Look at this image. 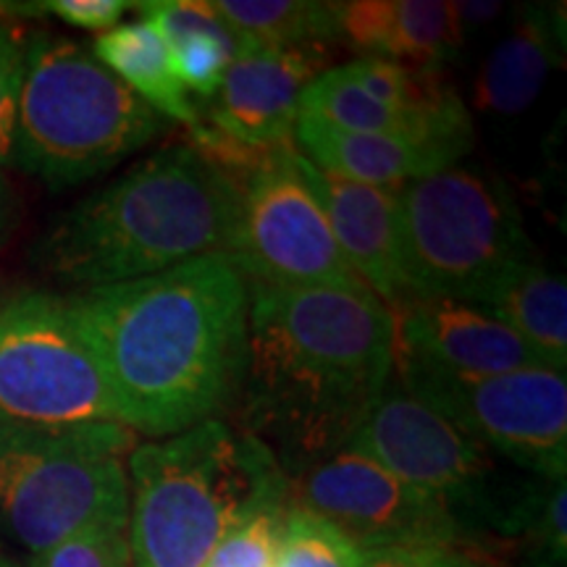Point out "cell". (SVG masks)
<instances>
[{
    "label": "cell",
    "instance_id": "obj_1",
    "mask_svg": "<svg viewBox=\"0 0 567 567\" xmlns=\"http://www.w3.org/2000/svg\"><path fill=\"white\" fill-rule=\"evenodd\" d=\"M134 434L174 436L237 400L250 279L229 252L66 297Z\"/></svg>",
    "mask_w": 567,
    "mask_h": 567
},
{
    "label": "cell",
    "instance_id": "obj_2",
    "mask_svg": "<svg viewBox=\"0 0 567 567\" xmlns=\"http://www.w3.org/2000/svg\"><path fill=\"white\" fill-rule=\"evenodd\" d=\"M392 373V316L371 289L250 281L239 431L289 476L344 450Z\"/></svg>",
    "mask_w": 567,
    "mask_h": 567
},
{
    "label": "cell",
    "instance_id": "obj_3",
    "mask_svg": "<svg viewBox=\"0 0 567 567\" xmlns=\"http://www.w3.org/2000/svg\"><path fill=\"white\" fill-rule=\"evenodd\" d=\"M239 187L187 142L166 145L61 213L32 258L55 279L92 289L229 252Z\"/></svg>",
    "mask_w": 567,
    "mask_h": 567
},
{
    "label": "cell",
    "instance_id": "obj_4",
    "mask_svg": "<svg viewBox=\"0 0 567 567\" xmlns=\"http://www.w3.org/2000/svg\"><path fill=\"white\" fill-rule=\"evenodd\" d=\"M126 476L132 567H205L245 517L287 507V476L271 452L221 417L137 444Z\"/></svg>",
    "mask_w": 567,
    "mask_h": 567
},
{
    "label": "cell",
    "instance_id": "obj_5",
    "mask_svg": "<svg viewBox=\"0 0 567 567\" xmlns=\"http://www.w3.org/2000/svg\"><path fill=\"white\" fill-rule=\"evenodd\" d=\"M163 132V118L80 42L34 34L24 48L11 161L51 187L111 172Z\"/></svg>",
    "mask_w": 567,
    "mask_h": 567
},
{
    "label": "cell",
    "instance_id": "obj_6",
    "mask_svg": "<svg viewBox=\"0 0 567 567\" xmlns=\"http://www.w3.org/2000/svg\"><path fill=\"white\" fill-rule=\"evenodd\" d=\"M408 292L488 305L534 260L513 193L499 176L452 166L400 187Z\"/></svg>",
    "mask_w": 567,
    "mask_h": 567
},
{
    "label": "cell",
    "instance_id": "obj_7",
    "mask_svg": "<svg viewBox=\"0 0 567 567\" xmlns=\"http://www.w3.org/2000/svg\"><path fill=\"white\" fill-rule=\"evenodd\" d=\"M137 446L118 423L66 431L0 425V515L32 555L92 528H126V460Z\"/></svg>",
    "mask_w": 567,
    "mask_h": 567
},
{
    "label": "cell",
    "instance_id": "obj_8",
    "mask_svg": "<svg viewBox=\"0 0 567 567\" xmlns=\"http://www.w3.org/2000/svg\"><path fill=\"white\" fill-rule=\"evenodd\" d=\"M101 423H118L116 402L66 297L24 292L0 305V425L66 431Z\"/></svg>",
    "mask_w": 567,
    "mask_h": 567
},
{
    "label": "cell",
    "instance_id": "obj_9",
    "mask_svg": "<svg viewBox=\"0 0 567 567\" xmlns=\"http://www.w3.org/2000/svg\"><path fill=\"white\" fill-rule=\"evenodd\" d=\"M394 379L460 425L488 452L542 476L547 484L567 473V381L549 368L496 375H457L394 360Z\"/></svg>",
    "mask_w": 567,
    "mask_h": 567
},
{
    "label": "cell",
    "instance_id": "obj_10",
    "mask_svg": "<svg viewBox=\"0 0 567 567\" xmlns=\"http://www.w3.org/2000/svg\"><path fill=\"white\" fill-rule=\"evenodd\" d=\"M297 158L295 142L274 147L243 182L229 245L234 264L266 287L368 289L339 250Z\"/></svg>",
    "mask_w": 567,
    "mask_h": 567
},
{
    "label": "cell",
    "instance_id": "obj_11",
    "mask_svg": "<svg viewBox=\"0 0 567 567\" xmlns=\"http://www.w3.org/2000/svg\"><path fill=\"white\" fill-rule=\"evenodd\" d=\"M287 507L331 523L360 551L386 547L465 549L471 530L444 502L373 460L339 450L287 478Z\"/></svg>",
    "mask_w": 567,
    "mask_h": 567
},
{
    "label": "cell",
    "instance_id": "obj_12",
    "mask_svg": "<svg viewBox=\"0 0 567 567\" xmlns=\"http://www.w3.org/2000/svg\"><path fill=\"white\" fill-rule=\"evenodd\" d=\"M344 450L373 460L405 484L436 496L463 526L467 515L499 526L492 496L494 460L486 446L410 394L394 375Z\"/></svg>",
    "mask_w": 567,
    "mask_h": 567
},
{
    "label": "cell",
    "instance_id": "obj_13",
    "mask_svg": "<svg viewBox=\"0 0 567 567\" xmlns=\"http://www.w3.org/2000/svg\"><path fill=\"white\" fill-rule=\"evenodd\" d=\"M386 310L394 329V360L457 375L544 368L486 305L410 295Z\"/></svg>",
    "mask_w": 567,
    "mask_h": 567
},
{
    "label": "cell",
    "instance_id": "obj_14",
    "mask_svg": "<svg viewBox=\"0 0 567 567\" xmlns=\"http://www.w3.org/2000/svg\"><path fill=\"white\" fill-rule=\"evenodd\" d=\"M326 61V48H255L239 55L208 97L205 122L243 145L295 142L302 92L323 74Z\"/></svg>",
    "mask_w": 567,
    "mask_h": 567
},
{
    "label": "cell",
    "instance_id": "obj_15",
    "mask_svg": "<svg viewBox=\"0 0 567 567\" xmlns=\"http://www.w3.org/2000/svg\"><path fill=\"white\" fill-rule=\"evenodd\" d=\"M297 163L358 279L389 308L410 297L402 268L400 187L344 179L318 168L302 153Z\"/></svg>",
    "mask_w": 567,
    "mask_h": 567
},
{
    "label": "cell",
    "instance_id": "obj_16",
    "mask_svg": "<svg viewBox=\"0 0 567 567\" xmlns=\"http://www.w3.org/2000/svg\"><path fill=\"white\" fill-rule=\"evenodd\" d=\"M295 142L302 155L323 172L344 179L402 187V184L439 174L457 166L473 145L452 140H400L379 134H354L318 122L313 116H297Z\"/></svg>",
    "mask_w": 567,
    "mask_h": 567
},
{
    "label": "cell",
    "instance_id": "obj_17",
    "mask_svg": "<svg viewBox=\"0 0 567 567\" xmlns=\"http://www.w3.org/2000/svg\"><path fill=\"white\" fill-rule=\"evenodd\" d=\"M342 40L371 59L444 71L463 51L455 3L352 0L342 9Z\"/></svg>",
    "mask_w": 567,
    "mask_h": 567
},
{
    "label": "cell",
    "instance_id": "obj_18",
    "mask_svg": "<svg viewBox=\"0 0 567 567\" xmlns=\"http://www.w3.org/2000/svg\"><path fill=\"white\" fill-rule=\"evenodd\" d=\"M565 6L528 3L513 17L478 71L476 105L496 116L523 113L542 95L544 84L565 59Z\"/></svg>",
    "mask_w": 567,
    "mask_h": 567
},
{
    "label": "cell",
    "instance_id": "obj_19",
    "mask_svg": "<svg viewBox=\"0 0 567 567\" xmlns=\"http://www.w3.org/2000/svg\"><path fill=\"white\" fill-rule=\"evenodd\" d=\"M302 116H313L337 130L354 134H379L400 140H452L473 145L471 113L463 116H423L386 109L368 97L339 69H326L302 92Z\"/></svg>",
    "mask_w": 567,
    "mask_h": 567
},
{
    "label": "cell",
    "instance_id": "obj_20",
    "mask_svg": "<svg viewBox=\"0 0 567 567\" xmlns=\"http://www.w3.org/2000/svg\"><path fill=\"white\" fill-rule=\"evenodd\" d=\"M92 55L161 118H172L187 130H195L203 122L189 101V92L176 80L172 48L147 19L116 24L113 30L97 34Z\"/></svg>",
    "mask_w": 567,
    "mask_h": 567
},
{
    "label": "cell",
    "instance_id": "obj_21",
    "mask_svg": "<svg viewBox=\"0 0 567 567\" xmlns=\"http://www.w3.org/2000/svg\"><path fill=\"white\" fill-rule=\"evenodd\" d=\"M492 313L520 337L534 358L549 371L567 368V284L536 260H528L502 284Z\"/></svg>",
    "mask_w": 567,
    "mask_h": 567
},
{
    "label": "cell",
    "instance_id": "obj_22",
    "mask_svg": "<svg viewBox=\"0 0 567 567\" xmlns=\"http://www.w3.org/2000/svg\"><path fill=\"white\" fill-rule=\"evenodd\" d=\"M234 32L258 48H326L342 40L344 3L323 0H210Z\"/></svg>",
    "mask_w": 567,
    "mask_h": 567
},
{
    "label": "cell",
    "instance_id": "obj_23",
    "mask_svg": "<svg viewBox=\"0 0 567 567\" xmlns=\"http://www.w3.org/2000/svg\"><path fill=\"white\" fill-rule=\"evenodd\" d=\"M368 97L386 109L423 113V116H463L467 109L446 82L444 71L410 69L402 63L360 55L344 66H337Z\"/></svg>",
    "mask_w": 567,
    "mask_h": 567
},
{
    "label": "cell",
    "instance_id": "obj_24",
    "mask_svg": "<svg viewBox=\"0 0 567 567\" xmlns=\"http://www.w3.org/2000/svg\"><path fill=\"white\" fill-rule=\"evenodd\" d=\"M274 567H360V549L331 523L287 507Z\"/></svg>",
    "mask_w": 567,
    "mask_h": 567
},
{
    "label": "cell",
    "instance_id": "obj_25",
    "mask_svg": "<svg viewBox=\"0 0 567 567\" xmlns=\"http://www.w3.org/2000/svg\"><path fill=\"white\" fill-rule=\"evenodd\" d=\"M140 11L142 19L151 21L163 34L168 48L193 38V34H210V38L226 42L237 53V59L258 48L239 32H234L208 0H203V3L200 0H153V3H140Z\"/></svg>",
    "mask_w": 567,
    "mask_h": 567
},
{
    "label": "cell",
    "instance_id": "obj_26",
    "mask_svg": "<svg viewBox=\"0 0 567 567\" xmlns=\"http://www.w3.org/2000/svg\"><path fill=\"white\" fill-rule=\"evenodd\" d=\"M284 515L287 507H264L245 517L216 544L205 567H274Z\"/></svg>",
    "mask_w": 567,
    "mask_h": 567
},
{
    "label": "cell",
    "instance_id": "obj_27",
    "mask_svg": "<svg viewBox=\"0 0 567 567\" xmlns=\"http://www.w3.org/2000/svg\"><path fill=\"white\" fill-rule=\"evenodd\" d=\"M32 567H132L126 528H92L34 555Z\"/></svg>",
    "mask_w": 567,
    "mask_h": 567
},
{
    "label": "cell",
    "instance_id": "obj_28",
    "mask_svg": "<svg viewBox=\"0 0 567 567\" xmlns=\"http://www.w3.org/2000/svg\"><path fill=\"white\" fill-rule=\"evenodd\" d=\"M234 59L237 53L210 34H193L172 48L176 80L182 82L184 90H193L203 97H213V92L221 87L226 69Z\"/></svg>",
    "mask_w": 567,
    "mask_h": 567
},
{
    "label": "cell",
    "instance_id": "obj_29",
    "mask_svg": "<svg viewBox=\"0 0 567 567\" xmlns=\"http://www.w3.org/2000/svg\"><path fill=\"white\" fill-rule=\"evenodd\" d=\"M24 48L17 27L0 19V163H9L17 132L21 82H24Z\"/></svg>",
    "mask_w": 567,
    "mask_h": 567
},
{
    "label": "cell",
    "instance_id": "obj_30",
    "mask_svg": "<svg viewBox=\"0 0 567 567\" xmlns=\"http://www.w3.org/2000/svg\"><path fill=\"white\" fill-rule=\"evenodd\" d=\"M38 9L53 13L80 30L109 32L126 11L140 9V3H132V0H48V3H38Z\"/></svg>",
    "mask_w": 567,
    "mask_h": 567
},
{
    "label": "cell",
    "instance_id": "obj_31",
    "mask_svg": "<svg viewBox=\"0 0 567 567\" xmlns=\"http://www.w3.org/2000/svg\"><path fill=\"white\" fill-rule=\"evenodd\" d=\"M444 549L436 547H386L360 551V567H439Z\"/></svg>",
    "mask_w": 567,
    "mask_h": 567
},
{
    "label": "cell",
    "instance_id": "obj_32",
    "mask_svg": "<svg viewBox=\"0 0 567 567\" xmlns=\"http://www.w3.org/2000/svg\"><path fill=\"white\" fill-rule=\"evenodd\" d=\"M505 6L502 3H455V13L460 21V30L467 32L471 27L486 24V21L496 19Z\"/></svg>",
    "mask_w": 567,
    "mask_h": 567
},
{
    "label": "cell",
    "instance_id": "obj_33",
    "mask_svg": "<svg viewBox=\"0 0 567 567\" xmlns=\"http://www.w3.org/2000/svg\"><path fill=\"white\" fill-rule=\"evenodd\" d=\"M439 567H494L484 557L473 555V549H444Z\"/></svg>",
    "mask_w": 567,
    "mask_h": 567
},
{
    "label": "cell",
    "instance_id": "obj_34",
    "mask_svg": "<svg viewBox=\"0 0 567 567\" xmlns=\"http://www.w3.org/2000/svg\"><path fill=\"white\" fill-rule=\"evenodd\" d=\"M3 224H6V184H3V176H0V231H3Z\"/></svg>",
    "mask_w": 567,
    "mask_h": 567
},
{
    "label": "cell",
    "instance_id": "obj_35",
    "mask_svg": "<svg viewBox=\"0 0 567 567\" xmlns=\"http://www.w3.org/2000/svg\"><path fill=\"white\" fill-rule=\"evenodd\" d=\"M528 567H557V565L544 563V559H528Z\"/></svg>",
    "mask_w": 567,
    "mask_h": 567
}]
</instances>
